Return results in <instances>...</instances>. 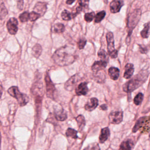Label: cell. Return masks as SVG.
Wrapping results in <instances>:
<instances>
[{"mask_svg":"<svg viewBox=\"0 0 150 150\" xmlns=\"http://www.w3.org/2000/svg\"><path fill=\"white\" fill-rule=\"evenodd\" d=\"M76 50L70 46H64L57 49L52 56L54 63L60 66L72 64L76 59Z\"/></svg>","mask_w":150,"mask_h":150,"instance_id":"cell-1","label":"cell"},{"mask_svg":"<svg viewBox=\"0 0 150 150\" xmlns=\"http://www.w3.org/2000/svg\"><path fill=\"white\" fill-rule=\"evenodd\" d=\"M148 74L149 73L147 70H142L139 71L137 75L123 85V90L126 93L132 92L140 87L146 81L148 77Z\"/></svg>","mask_w":150,"mask_h":150,"instance_id":"cell-2","label":"cell"},{"mask_svg":"<svg viewBox=\"0 0 150 150\" xmlns=\"http://www.w3.org/2000/svg\"><path fill=\"white\" fill-rule=\"evenodd\" d=\"M141 16V10L140 9H134L127 18V26L128 28V36L126 39V43H129L130 40V36L132 34V30L138 23Z\"/></svg>","mask_w":150,"mask_h":150,"instance_id":"cell-3","label":"cell"},{"mask_svg":"<svg viewBox=\"0 0 150 150\" xmlns=\"http://www.w3.org/2000/svg\"><path fill=\"white\" fill-rule=\"evenodd\" d=\"M8 94L16 98L20 106L25 105L29 100L28 96L24 93H21L17 86H12L8 90Z\"/></svg>","mask_w":150,"mask_h":150,"instance_id":"cell-4","label":"cell"},{"mask_svg":"<svg viewBox=\"0 0 150 150\" xmlns=\"http://www.w3.org/2000/svg\"><path fill=\"white\" fill-rule=\"evenodd\" d=\"M149 117L148 116H144L139 118L136 122L132 129V132H136L138 130L142 128L143 132H147L149 131Z\"/></svg>","mask_w":150,"mask_h":150,"instance_id":"cell-5","label":"cell"},{"mask_svg":"<svg viewBox=\"0 0 150 150\" xmlns=\"http://www.w3.org/2000/svg\"><path fill=\"white\" fill-rule=\"evenodd\" d=\"M106 40L107 42V50L109 56L113 59L117 57L118 52L114 47V40L113 33L111 32H109L106 35Z\"/></svg>","mask_w":150,"mask_h":150,"instance_id":"cell-6","label":"cell"},{"mask_svg":"<svg viewBox=\"0 0 150 150\" xmlns=\"http://www.w3.org/2000/svg\"><path fill=\"white\" fill-rule=\"evenodd\" d=\"M45 80L46 85V96L48 98L52 100H55L56 97V89L54 84L50 78V76L46 73L45 77Z\"/></svg>","mask_w":150,"mask_h":150,"instance_id":"cell-7","label":"cell"},{"mask_svg":"<svg viewBox=\"0 0 150 150\" xmlns=\"http://www.w3.org/2000/svg\"><path fill=\"white\" fill-rule=\"evenodd\" d=\"M81 79L80 74H76L71 76L64 84V88L67 91H72L76 83Z\"/></svg>","mask_w":150,"mask_h":150,"instance_id":"cell-8","label":"cell"},{"mask_svg":"<svg viewBox=\"0 0 150 150\" xmlns=\"http://www.w3.org/2000/svg\"><path fill=\"white\" fill-rule=\"evenodd\" d=\"M110 122L113 124H119L122 121L123 112L117 111L110 112L108 116Z\"/></svg>","mask_w":150,"mask_h":150,"instance_id":"cell-9","label":"cell"},{"mask_svg":"<svg viewBox=\"0 0 150 150\" xmlns=\"http://www.w3.org/2000/svg\"><path fill=\"white\" fill-rule=\"evenodd\" d=\"M18 20L15 18H11L6 23L8 32L11 35H15L18 31Z\"/></svg>","mask_w":150,"mask_h":150,"instance_id":"cell-10","label":"cell"},{"mask_svg":"<svg viewBox=\"0 0 150 150\" xmlns=\"http://www.w3.org/2000/svg\"><path fill=\"white\" fill-rule=\"evenodd\" d=\"M54 114L55 118L57 121H63L66 120L67 118V114L66 111L62 107L60 108L56 107V108H54Z\"/></svg>","mask_w":150,"mask_h":150,"instance_id":"cell-11","label":"cell"},{"mask_svg":"<svg viewBox=\"0 0 150 150\" xmlns=\"http://www.w3.org/2000/svg\"><path fill=\"white\" fill-rule=\"evenodd\" d=\"M123 5H124L123 0H113L110 3V5L111 12L113 13L118 12Z\"/></svg>","mask_w":150,"mask_h":150,"instance_id":"cell-12","label":"cell"},{"mask_svg":"<svg viewBox=\"0 0 150 150\" xmlns=\"http://www.w3.org/2000/svg\"><path fill=\"white\" fill-rule=\"evenodd\" d=\"M87 82H83L80 83L75 89L76 94L77 96H85L88 91L87 87Z\"/></svg>","mask_w":150,"mask_h":150,"instance_id":"cell-13","label":"cell"},{"mask_svg":"<svg viewBox=\"0 0 150 150\" xmlns=\"http://www.w3.org/2000/svg\"><path fill=\"white\" fill-rule=\"evenodd\" d=\"M47 10V4L45 2H38L34 6L33 11L38 13L40 15V16H43Z\"/></svg>","mask_w":150,"mask_h":150,"instance_id":"cell-14","label":"cell"},{"mask_svg":"<svg viewBox=\"0 0 150 150\" xmlns=\"http://www.w3.org/2000/svg\"><path fill=\"white\" fill-rule=\"evenodd\" d=\"M107 63H108L101 60L99 61H96L91 66V70L93 73H97L99 71L104 69L106 67Z\"/></svg>","mask_w":150,"mask_h":150,"instance_id":"cell-15","label":"cell"},{"mask_svg":"<svg viewBox=\"0 0 150 150\" xmlns=\"http://www.w3.org/2000/svg\"><path fill=\"white\" fill-rule=\"evenodd\" d=\"M98 105V101L97 98L93 97L90 98L84 105L86 110L88 111H92L94 110Z\"/></svg>","mask_w":150,"mask_h":150,"instance_id":"cell-16","label":"cell"},{"mask_svg":"<svg viewBox=\"0 0 150 150\" xmlns=\"http://www.w3.org/2000/svg\"><path fill=\"white\" fill-rule=\"evenodd\" d=\"M110 134V131L108 127H105L102 128L100 137H99L100 143L101 144L104 143L109 138Z\"/></svg>","mask_w":150,"mask_h":150,"instance_id":"cell-17","label":"cell"},{"mask_svg":"<svg viewBox=\"0 0 150 150\" xmlns=\"http://www.w3.org/2000/svg\"><path fill=\"white\" fill-rule=\"evenodd\" d=\"M134 71V65L132 63H127L125 66V71L124 73V77L125 79H130L133 75Z\"/></svg>","mask_w":150,"mask_h":150,"instance_id":"cell-18","label":"cell"},{"mask_svg":"<svg viewBox=\"0 0 150 150\" xmlns=\"http://www.w3.org/2000/svg\"><path fill=\"white\" fill-rule=\"evenodd\" d=\"M134 145L133 141L131 139H128L121 144L118 150H132Z\"/></svg>","mask_w":150,"mask_h":150,"instance_id":"cell-19","label":"cell"},{"mask_svg":"<svg viewBox=\"0 0 150 150\" xmlns=\"http://www.w3.org/2000/svg\"><path fill=\"white\" fill-rule=\"evenodd\" d=\"M108 74L113 80H117L120 76V70L117 67H111L108 69Z\"/></svg>","mask_w":150,"mask_h":150,"instance_id":"cell-20","label":"cell"},{"mask_svg":"<svg viewBox=\"0 0 150 150\" xmlns=\"http://www.w3.org/2000/svg\"><path fill=\"white\" fill-rule=\"evenodd\" d=\"M79 6L76 8V12L75 13H71L72 15V18H75L79 13H80L81 11L86 10L88 8V6L87 4H84L81 0H79Z\"/></svg>","mask_w":150,"mask_h":150,"instance_id":"cell-21","label":"cell"},{"mask_svg":"<svg viewBox=\"0 0 150 150\" xmlns=\"http://www.w3.org/2000/svg\"><path fill=\"white\" fill-rule=\"evenodd\" d=\"M42 52V49L39 44H36L32 48V54L36 58H38L40 56Z\"/></svg>","mask_w":150,"mask_h":150,"instance_id":"cell-22","label":"cell"},{"mask_svg":"<svg viewBox=\"0 0 150 150\" xmlns=\"http://www.w3.org/2000/svg\"><path fill=\"white\" fill-rule=\"evenodd\" d=\"M76 120L77 122V125L79 129H82L86 125V121L84 116L82 115H79L76 118Z\"/></svg>","mask_w":150,"mask_h":150,"instance_id":"cell-23","label":"cell"},{"mask_svg":"<svg viewBox=\"0 0 150 150\" xmlns=\"http://www.w3.org/2000/svg\"><path fill=\"white\" fill-rule=\"evenodd\" d=\"M149 23L148 22L144 25V29L141 31L140 34L142 38H148L149 37Z\"/></svg>","mask_w":150,"mask_h":150,"instance_id":"cell-24","label":"cell"},{"mask_svg":"<svg viewBox=\"0 0 150 150\" xmlns=\"http://www.w3.org/2000/svg\"><path fill=\"white\" fill-rule=\"evenodd\" d=\"M66 135L67 137H71L73 139H77L78 138L77 131L71 128H69L67 129L66 131Z\"/></svg>","mask_w":150,"mask_h":150,"instance_id":"cell-25","label":"cell"},{"mask_svg":"<svg viewBox=\"0 0 150 150\" xmlns=\"http://www.w3.org/2000/svg\"><path fill=\"white\" fill-rule=\"evenodd\" d=\"M98 56L101 59V60L107 63L108 62V53L104 50L100 49L98 52Z\"/></svg>","mask_w":150,"mask_h":150,"instance_id":"cell-26","label":"cell"},{"mask_svg":"<svg viewBox=\"0 0 150 150\" xmlns=\"http://www.w3.org/2000/svg\"><path fill=\"white\" fill-rule=\"evenodd\" d=\"M105 12L104 11H101L99 12H98L95 16L94 19V22L95 23H99L105 17Z\"/></svg>","mask_w":150,"mask_h":150,"instance_id":"cell-27","label":"cell"},{"mask_svg":"<svg viewBox=\"0 0 150 150\" xmlns=\"http://www.w3.org/2000/svg\"><path fill=\"white\" fill-rule=\"evenodd\" d=\"M65 30V28L63 24L58 23L54 25V32L57 33H63Z\"/></svg>","mask_w":150,"mask_h":150,"instance_id":"cell-28","label":"cell"},{"mask_svg":"<svg viewBox=\"0 0 150 150\" xmlns=\"http://www.w3.org/2000/svg\"><path fill=\"white\" fill-rule=\"evenodd\" d=\"M61 16L64 21H70L72 19L71 13L66 9L63 11L61 14Z\"/></svg>","mask_w":150,"mask_h":150,"instance_id":"cell-29","label":"cell"},{"mask_svg":"<svg viewBox=\"0 0 150 150\" xmlns=\"http://www.w3.org/2000/svg\"><path fill=\"white\" fill-rule=\"evenodd\" d=\"M144 98V95L141 93H138L136 96L134 97V103L136 105H139L141 104L142 100Z\"/></svg>","mask_w":150,"mask_h":150,"instance_id":"cell-30","label":"cell"},{"mask_svg":"<svg viewBox=\"0 0 150 150\" xmlns=\"http://www.w3.org/2000/svg\"><path fill=\"white\" fill-rule=\"evenodd\" d=\"M19 18L22 22H28L29 19V13L28 11H25L19 15Z\"/></svg>","mask_w":150,"mask_h":150,"instance_id":"cell-31","label":"cell"},{"mask_svg":"<svg viewBox=\"0 0 150 150\" xmlns=\"http://www.w3.org/2000/svg\"><path fill=\"white\" fill-rule=\"evenodd\" d=\"M84 150H100V146L97 143H91L87 146Z\"/></svg>","mask_w":150,"mask_h":150,"instance_id":"cell-32","label":"cell"},{"mask_svg":"<svg viewBox=\"0 0 150 150\" xmlns=\"http://www.w3.org/2000/svg\"><path fill=\"white\" fill-rule=\"evenodd\" d=\"M94 14L95 13L94 12H91L90 13H86L84 16V20L87 22H91L94 18V16H95Z\"/></svg>","mask_w":150,"mask_h":150,"instance_id":"cell-33","label":"cell"},{"mask_svg":"<svg viewBox=\"0 0 150 150\" xmlns=\"http://www.w3.org/2000/svg\"><path fill=\"white\" fill-rule=\"evenodd\" d=\"M8 14V10L3 4L0 8V19H3Z\"/></svg>","mask_w":150,"mask_h":150,"instance_id":"cell-34","label":"cell"},{"mask_svg":"<svg viewBox=\"0 0 150 150\" xmlns=\"http://www.w3.org/2000/svg\"><path fill=\"white\" fill-rule=\"evenodd\" d=\"M40 17H41V16L39 14L35 12V11H32L31 12L29 13V20L30 21H32V22L35 21L36 20H37Z\"/></svg>","mask_w":150,"mask_h":150,"instance_id":"cell-35","label":"cell"},{"mask_svg":"<svg viewBox=\"0 0 150 150\" xmlns=\"http://www.w3.org/2000/svg\"><path fill=\"white\" fill-rule=\"evenodd\" d=\"M105 79V76L104 74H97L94 76V80L97 83H104Z\"/></svg>","mask_w":150,"mask_h":150,"instance_id":"cell-36","label":"cell"},{"mask_svg":"<svg viewBox=\"0 0 150 150\" xmlns=\"http://www.w3.org/2000/svg\"><path fill=\"white\" fill-rule=\"evenodd\" d=\"M87 42V40L86 39L84 38H82V39H80L77 42V45H78V47L79 49H83L84 47V46L86 45Z\"/></svg>","mask_w":150,"mask_h":150,"instance_id":"cell-37","label":"cell"},{"mask_svg":"<svg viewBox=\"0 0 150 150\" xmlns=\"http://www.w3.org/2000/svg\"><path fill=\"white\" fill-rule=\"evenodd\" d=\"M139 46V52L142 53V54H145L148 52V49L147 47L142 45H138Z\"/></svg>","mask_w":150,"mask_h":150,"instance_id":"cell-38","label":"cell"},{"mask_svg":"<svg viewBox=\"0 0 150 150\" xmlns=\"http://www.w3.org/2000/svg\"><path fill=\"white\" fill-rule=\"evenodd\" d=\"M17 7L19 10H22L23 8V0H18L17 3Z\"/></svg>","mask_w":150,"mask_h":150,"instance_id":"cell-39","label":"cell"},{"mask_svg":"<svg viewBox=\"0 0 150 150\" xmlns=\"http://www.w3.org/2000/svg\"><path fill=\"white\" fill-rule=\"evenodd\" d=\"M100 109H101L102 110L105 111V110H107V108H108V107H107V106L106 104H102V105H100Z\"/></svg>","mask_w":150,"mask_h":150,"instance_id":"cell-40","label":"cell"},{"mask_svg":"<svg viewBox=\"0 0 150 150\" xmlns=\"http://www.w3.org/2000/svg\"><path fill=\"white\" fill-rule=\"evenodd\" d=\"M75 1H76V0H67L66 2V4H67V5H71Z\"/></svg>","mask_w":150,"mask_h":150,"instance_id":"cell-41","label":"cell"},{"mask_svg":"<svg viewBox=\"0 0 150 150\" xmlns=\"http://www.w3.org/2000/svg\"><path fill=\"white\" fill-rule=\"evenodd\" d=\"M4 4V3L2 2V0H0V8L1 7V6Z\"/></svg>","mask_w":150,"mask_h":150,"instance_id":"cell-42","label":"cell"},{"mask_svg":"<svg viewBox=\"0 0 150 150\" xmlns=\"http://www.w3.org/2000/svg\"><path fill=\"white\" fill-rule=\"evenodd\" d=\"M90 0H84V1H86V2H87V1H89Z\"/></svg>","mask_w":150,"mask_h":150,"instance_id":"cell-43","label":"cell"},{"mask_svg":"<svg viewBox=\"0 0 150 150\" xmlns=\"http://www.w3.org/2000/svg\"><path fill=\"white\" fill-rule=\"evenodd\" d=\"M0 142H1V134H0Z\"/></svg>","mask_w":150,"mask_h":150,"instance_id":"cell-44","label":"cell"}]
</instances>
